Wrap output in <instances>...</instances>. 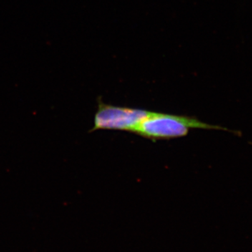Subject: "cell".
Returning <instances> with one entry per match:
<instances>
[{"instance_id": "obj_1", "label": "cell", "mask_w": 252, "mask_h": 252, "mask_svg": "<svg viewBox=\"0 0 252 252\" xmlns=\"http://www.w3.org/2000/svg\"><path fill=\"white\" fill-rule=\"evenodd\" d=\"M191 128L228 131L240 135V132L220 126L210 125L196 118L155 112H152L132 132L152 140H170L187 136Z\"/></svg>"}, {"instance_id": "obj_2", "label": "cell", "mask_w": 252, "mask_h": 252, "mask_svg": "<svg viewBox=\"0 0 252 252\" xmlns=\"http://www.w3.org/2000/svg\"><path fill=\"white\" fill-rule=\"evenodd\" d=\"M151 113L150 111L144 109L109 105L104 104L102 100H98V108L94 118V126L89 132L97 130L132 132Z\"/></svg>"}]
</instances>
